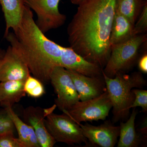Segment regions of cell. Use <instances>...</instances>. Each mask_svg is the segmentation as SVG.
I'll return each instance as SVG.
<instances>
[{"mask_svg":"<svg viewBox=\"0 0 147 147\" xmlns=\"http://www.w3.org/2000/svg\"><path fill=\"white\" fill-rule=\"evenodd\" d=\"M4 37L15 53L27 65L30 73L42 83L50 81L56 66L86 75L91 64L71 47H64L47 38L37 26L33 13L25 5L21 23Z\"/></svg>","mask_w":147,"mask_h":147,"instance_id":"1","label":"cell"},{"mask_svg":"<svg viewBox=\"0 0 147 147\" xmlns=\"http://www.w3.org/2000/svg\"><path fill=\"white\" fill-rule=\"evenodd\" d=\"M117 0H83L67 28L69 47L103 69L111 53L110 36Z\"/></svg>","mask_w":147,"mask_h":147,"instance_id":"2","label":"cell"},{"mask_svg":"<svg viewBox=\"0 0 147 147\" xmlns=\"http://www.w3.org/2000/svg\"><path fill=\"white\" fill-rule=\"evenodd\" d=\"M106 89L112 104L114 122L124 121L128 118L131 105L135 98L133 88H142L147 82L140 72L131 74H117L110 78L102 72Z\"/></svg>","mask_w":147,"mask_h":147,"instance_id":"3","label":"cell"},{"mask_svg":"<svg viewBox=\"0 0 147 147\" xmlns=\"http://www.w3.org/2000/svg\"><path fill=\"white\" fill-rule=\"evenodd\" d=\"M146 39V35L138 34L112 45L110 57L102 69L103 73L113 78L117 74L124 73L129 69L136 61L139 50Z\"/></svg>","mask_w":147,"mask_h":147,"instance_id":"4","label":"cell"},{"mask_svg":"<svg viewBox=\"0 0 147 147\" xmlns=\"http://www.w3.org/2000/svg\"><path fill=\"white\" fill-rule=\"evenodd\" d=\"M53 109L45 112V126L56 142L69 145L87 144L88 140L83 134L81 127L68 115L53 113Z\"/></svg>","mask_w":147,"mask_h":147,"instance_id":"5","label":"cell"},{"mask_svg":"<svg viewBox=\"0 0 147 147\" xmlns=\"http://www.w3.org/2000/svg\"><path fill=\"white\" fill-rule=\"evenodd\" d=\"M112 104L107 90L99 96L76 102L69 110L63 111L79 124L82 122L105 120Z\"/></svg>","mask_w":147,"mask_h":147,"instance_id":"6","label":"cell"},{"mask_svg":"<svg viewBox=\"0 0 147 147\" xmlns=\"http://www.w3.org/2000/svg\"><path fill=\"white\" fill-rule=\"evenodd\" d=\"M61 0H24L25 4L34 11L37 16V26L45 34L53 29L63 26L66 16L60 12Z\"/></svg>","mask_w":147,"mask_h":147,"instance_id":"7","label":"cell"},{"mask_svg":"<svg viewBox=\"0 0 147 147\" xmlns=\"http://www.w3.org/2000/svg\"><path fill=\"white\" fill-rule=\"evenodd\" d=\"M50 82L57 94L55 105L61 111H67L80 100L71 76L66 69L56 66L50 76Z\"/></svg>","mask_w":147,"mask_h":147,"instance_id":"8","label":"cell"},{"mask_svg":"<svg viewBox=\"0 0 147 147\" xmlns=\"http://www.w3.org/2000/svg\"><path fill=\"white\" fill-rule=\"evenodd\" d=\"M84 136L92 145L101 147H114L119 135L120 127L113 125L110 121L95 126L86 123L79 124Z\"/></svg>","mask_w":147,"mask_h":147,"instance_id":"9","label":"cell"},{"mask_svg":"<svg viewBox=\"0 0 147 147\" xmlns=\"http://www.w3.org/2000/svg\"><path fill=\"white\" fill-rule=\"evenodd\" d=\"M30 75L28 66L9 45L0 62V82L9 81L25 82Z\"/></svg>","mask_w":147,"mask_h":147,"instance_id":"10","label":"cell"},{"mask_svg":"<svg viewBox=\"0 0 147 147\" xmlns=\"http://www.w3.org/2000/svg\"><path fill=\"white\" fill-rule=\"evenodd\" d=\"M66 69L73 81L80 101L94 98L107 90L103 75L87 76L74 70Z\"/></svg>","mask_w":147,"mask_h":147,"instance_id":"11","label":"cell"},{"mask_svg":"<svg viewBox=\"0 0 147 147\" xmlns=\"http://www.w3.org/2000/svg\"><path fill=\"white\" fill-rule=\"evenodd\" d=\"M45 117V110L39 107L30 106L23 110L24 121L33 128L40 147H53L56 142L46 128Z\"/></svg>","mask_w":147,"mask_h":147,"instance_id":"12","label":"cell"},{"mask_svg":"<svg viewBox=\"0 0 147 147\" xmlns=\"http://www.w3.org/2000/svg\"><path fill=\"white\" fill-rule=\"evenodd\" d=\"M0 5L5 22V37L10 29L13 30L21 23L26 5L24 0H0Z\"/></svg>","mask_w":147,"mask_h":147,"instance_id":"13","label":"cell"},{"mask_svg":"<svg viewBox=\"0 0 147 147\" xmlns=\"http://www.w3.org/2000/svg\"><path fill=\"white\" fill-rule=\"evenodd\" d=\"M24 81H9L0 83V105L11 107L26 96Z\"/></svg>","mask_w":147,"mask_h":147,"instance_id":"14","label":"cell"},{"mask_svg":"<svg viewBox=\"0 0 147 147\" xmlns=\"http://www.w3.org/2000/svg\"><path fill=\"white\" fill-rule=\"evenodd\" d=\"M126 122L121 121L118 147H139L142 139L136 132L135 121L137 112L135 108Z\"/></svg>","mask_w":147,"mask_h":147,"instance_id":"15","label":"cell"},{"mask_svg":"<svg viewBox=\"0 0 147 147\" xmlns=\"http://www.w3.org/2000/svg\"><path fill=\"white\" fill-rule=\"evenodd\" d=\"M134 26L127 18L115 11L110 33L111 46L123 42L134 36Z\"/></svg>","mask_w":147,"mask_h":147,"instance_id":"16","label":"cell"},{"mask_svg":"<svg viewBox=\"0 0 147 147\" xmlns=\"http://www.w3.org/2000/svg\"><path fill=\"white\" fill-rule=\"evenodd\" d=\"M17 130L18 139L24 147H40L33 128L19 118L11 107L5 108Z\"/></svg>","mask_w":147,"mask_h":147,"instance_id":"17","label":"cell"},{"mask_svg":"<svg viewBox=\"0 0 147 147\" xmlns=\"http://www.w3.org/2000/svg\"><path fill=\"white\" fill-rule=\"evenodd\" d=\"M144 5L142 0H117L115 11L126 17L134 25Z\"/></svg>","mask_w":147,"mask_h":147,"instance_id":"18","label":"cell"},{"mask_svg":"<svg viewBox=\"0 0 147 147\" xmlns=\"http://www.w3.org/2000/svg\"><path fill=\"white\" fill-rule=\"evenodd\" d=\"M24 88L26 94L35 98L41 97L45 93V89L42 82L31 75L25 81Z\"/></svg>","mask_w":147,"mask_h":147,"instance_id":"19","label":"cell"},{"mask_svg":"<svg viewBox=\"0 0 147 147\" xmlns=\"http://www.w3.org/2000/svg\"><path fill=\"white\" fill-rule=\"evenodd\" d=\"M132 91L135 95V98L130 108L140 107L142 112L146 113L147 111V91L142 88H133Z\"/></svg>","mask_w":147,"mask_h":147,"instance_id":"20","label":"cell"},{"mask_svg":"<svg viewBox=\"0 0 147 147\" xmlns=\"http://www.w3.org/2000/svg\"><path fill=\"white\" fill-rule=\"evenodd\" d=\"M15 127L5 108L0 111V135L9 132L14 133Z\"/></svg>","mask_w":147,"mask_h":147,"instance_id":"21","label":"cell"},{"mask_svg":"<svg viewBox=\"0 0 147 147\" xmlns=\"http://www.w3.org/2000/svg\"><path fill=\"white\" fill-rule=\"evenodd\" d=\"M147 29V5L145 3L142 7V11L139 19L134 25L133 32L134 36L142 34L146 31Z\"/></svg>","mask_w":147,"mask_h":147,"instance_id":"22","label":"cell"},{"mask_svg":"<svg viewBox=\"0 0 147 147\" xmlns=\"http://www.w3.org/2000/svg\"><path fill=\"white\" fill-rule=\"evenodd\" d=\"M0 147H24L18 138L14 137V133L9 132L0 135Z\"/></svg>","mask_w":147,"mask_h":147,"instance_id":"23","label":"cell"},{"mask_svg":"<svg viewBox=\"0 0 147 147\" xmlns=\"http://www.w3.org/2000/svg\"><path fill=\"white\" fill-rule=\"evenodd\" d=\"M139 69L142 72L147 73V54L143 55L139 60Z\"/></svg>","mask_w":147,"mask_h":147,"instance_id":"24","label":"cell"},{"mask_svg":"<svg viewBox=\"0 0 147 147\" xmlns=\"http://www.w3.org/2000/svg\"><path fill=\"white\" fill-rule=\"evenodd\" d=\"M5 50L0 48V62L2 59L4 55L5 54Z\"/></svg>","mask_w":147,"mask_h":147,"instance_id":"25","label":"cell"},{"mask_svg":"<svg viewBox=\"0 0 147 147\" xmlns=\"http://www.w3.org/2000/svg\"><path fill=\"white\" fill-rule=\"evenodd\" d=\"M83 1V0H70L71 3L76 5H78Z\"/></svg>","mask_w":147,"mask_h":147,"instance_id":"26","label":"cell"}]
</instances>
